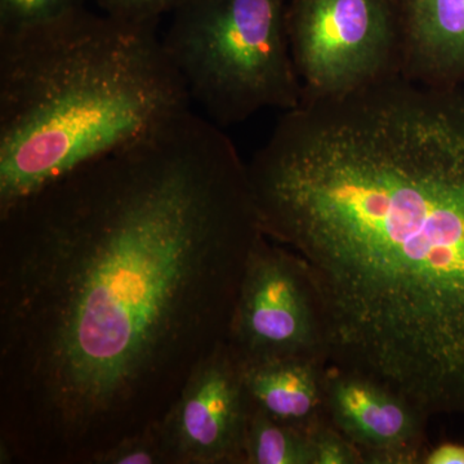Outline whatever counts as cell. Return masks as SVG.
Instances as JSON below:
<instances>
[{
  "mask_svg": "<svg viewBox=\"0 0 464 464\" xmlns=\"http://www.w3.org/2000/svg\"><path fill=\"white\" fill-rule=\"evenodd\" d=\"M248 166L191 110L0 210V460L88 464L227 338L261 237Z\"/></svg>",
  "mask_w": 464,
  "mask_h": 464,
  "instance_id": "cell-1",
  "label": "cell"
},
{
  "mask_svg": "<svg viewBox=\"0 0 464 464\" xmlns=\"http://www.w3.org/2000/svg\"><path fill=\"white\" fill-rule=\"evenodd\" d=\"M306 271L328 366L464 414V87L401 74L284 111L246 163Z\"/></svg>",
  "mask_w": 464,
  "mask_h": 464,
  "instance_id": "cell-2",
  "label": "cell"
},
{
  "mask_svg": "<svg viewBox=\"0 0 464 464\" xmlns=\"http://www.w3.org/2000/svg\"><path fill=\"white\" fill-rule=\"evenodd\" d=\"M157 27L82 7L0 33V210L190 110Z\"/></svg>",
  "mask_w": 464,
  "mask_h": 464,
  "instance_id": "cell-3",
  "label": "cell"
},
{
  "mask_svg": "<svg viewBox=\"0 0 464 464\" xmlns=\"http://www.w3.org/2000/svg\"><path fill=\"white\" fill-rule=\"evenodd\" d=\"M289 0H182L161 38L191 101L219 127L304 100L290 50Z\"/></svg>",
  "mask_w": 464,
  "mask_h": 464,
  "instance_id": "cell-4",
  "label": "cell"
},
{
  "mask_svg": "<svg viewBox=\"0 0 464 464\" xmlns=\"http://www.w3.org/2000/svg\"><path fill=\"white\" fill-rule=\"evenodd\" d=\"M286 25L302 101L338 99L401 74L396 0H289Z\"/></svg>",
  "mask_w": 464,
  "mask_h": 464,
  "instance_id": "cell-5",
  "label": "cell"
},
{
  "mask_svg": "<svg viewBox=\"0 0 464 464\" xmlns=\"http://www.w3.org/2000/svg\"><path fill=\"white\" fill-rule=\"evenodd\" d=\"M226 342L243 366L286 359L326 362L306 271L289 249L264 234L246 259Z\"/></svg>",
  "mask_w": 464,
  "mask_h": 464,
  "instance_id": "cell-6",
  "label": "cell"
},
{
  "mask_svg": "<svg viewBox=\"0 0 464 464\" xmlns=\"http://www.w3.org/2000/svg\"><path fill=\"white\" fill-rule=\"evenodd\" d=\"M250 409L243 366L222 342L160 420L172 464H246Z\"/></svg>",
  "mask_w": 464,
  "mask_h": 464,
  "instance_id": "cell-7",
  "label": "cell"
},
{
  "mask_svg": "<svg viewBox=\"0 0 464 464\" xmlns=\"http://www.w3.org/2000/svg\"><path fill=\"white\" fill-rule=\"evenodd\" d=\"M325 413L364 463H423L427 417L392 391L359 375L326 366Z\"/></svg>",
  "mask_w": 464,
  "mask_h": 464,
  "instance_id": "cell-8",
  "label": "cell"
},
{
  "mask_svg": "<svg viewBox=\"0 0 464 464\" xmlns=\"http://www.w3.org/2000/svg\"><path fill=\"white\" fill-rule=\"evenodd\" d=\"M401 75L439 87L464 85V0H396Z\"/></svg>",
  "mask_w": 464,
  "mask_h": 464,
  "instance_id": "cell-9",
  "label": "cell"
},
{
  "mask_svg": "<svg viewBox=\"0 0 464 464\" xmlns=\"http://www.w3.org/2000/svg\"><path fill=\"white\" fill-rule=\"evenodd\" d=\"M243 366V365H241ZM320 359H286L243 366L250 408L276 422L310 431L326 418Z\"/></svg>",
  "mask_w": 464,
  "mask_h": 464,
  "instance_id": "cell-10",
  "label": "cell"
},
{
  "mask_svg": "<svg viewBox=\"0 0 464 464\" xmlns=\"http://www.w3.org/2000/svg\"><path fill=\"white\" fill-rule=\"evenodd\" d=\"M246 464H314L310 431L276 422L257 409H250Z\"/></svg>",
  "mask_w": 464,
  "mask_h": 464,
  "instance_id": "cell-11",
  "label": "cell"
},
{
  "mask_svg": "<svg viewBox=\"0 0 464 464\" xmlns=\"http://www.w3.org/2000/svg\"><path fill=\"white\" fill-rule=\"evenodd\" d=\"M88 464H172L160 420L94 454Z\"/></svg>",
  "mask_w": 464,
  "mask_h": 464,
  "instance_id": "cell-12",
  "label": "cell"
},
{
  "mask_svg": "<svg viewBox=\"0 0 464 464\" xmlns=\"http://www.w3.org/2000/svg\"><path fill=\"white\" fill-rule=\"evenodd\" d=\"M85 0H0V33L51 23L84 7Z\"/></svg>",
  "mask_w": 464,
  "mask_h": 464,
  "instance_id": "cell-13",
  "label": "cell"
},
{
  "mask_svg": "<svg viewBox=\"0 0 464 464\" xmlns=\"http://www.w3.org/2000/svg\"><path fill=\"white\" fill-rule=\"evenodd\" d=\"M314 464L364 463L359 449L344 438L328 420L324 418L310 430Z\"/></svg>",
  "mask_w": 464,
  "mask_h": 464,
  "instance_id": "cell-14",
  "label": "cell"
},
{
  "mask_svg": "<svg viewBox=\"0 0 464 464\" xmlns=\"http://www.w3.org/2000/svg\"><path fill=\"white\" fill-rule=\"evenodd\" d=\"M103 14L140 24L158 25L163 14L173 12L182 0H93Z\"/></svg>",
  "mask_w": 464,
  "mask_h": 464,
  "instance_id": "cell-15",
  "label": "cell"
},
{
  "mask_svg": "<svg viewBox=\"0 0 464 464\" xmlns=\"http://www.w3.org/2000/svg\"><path fill=\"white\" fill-rule=\"evenodd\" d=\"M423 464H464V445L444 442L427 450Z\"/></svg>",
  "mask_w": 464,
  "mask_h": 464,
  "instance_id": "cell-16",
  "label": "cell"
}]
</instances>
